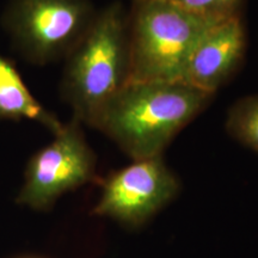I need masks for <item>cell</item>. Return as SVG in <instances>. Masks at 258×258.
<instances>
[{
    "instance_id": "8fae6325",
    "label": "cell",
    "mask_w": 258,
    "mask_h": 258,
    "mask_svg": "<svg viewBox=\"0 0 258 258\" xmlns=\"http://www.w3.org/2000/svg\"><path fill=\"white\" fill-rule=\"evenodd\" d=\"M21 258H40V257H21Z\"/></svg>"
},
{
    "instance_id": "7a4b0ae2",
    "label": "cell",
    "mask_w": 258,
    "mask_h": 258,
    "mask_svg": "<svg viewBox=\"0 0 258 258\" xmlns=\"http://www.w3.org/2000/svg\"><path fill=\"white\" fill-rule=\"evenodd\" d=\"M60 96L72 117L95 128L103 109L131 80L128 10L114 2L97 10L89 30L67 55Z\"/></svg>"
},
{
    "instance_id": "8992f818",
    "label": "cell",
    "mask_w": 258,
    "mask_h": 258,
    "mask_svg": "<svg viewBox=\"0 0 258 258\" xmlns=\"http://www.w3.org/2000/svg\"><path fill=\"white\" fill-rule=\"evenodd\" d=\"M179 180L163 156L133 160L106 177L92 213L139 228L176 198Z\"/></svg>"
},
{
    "instance_id": "ba28073f",
    "label": "cell",
    "mask_w": 258,
    "mask_h": 258,
    "mask_svg": "<svg viewBox=\"0 0 258 258\" xmlns=\"http://www.w3.org/2000/svg\"><path fill=\"white\" fill-rule=\"evenodd\" d=\"M32 120L55 135L62 122L32 96L14 62L0 55V120Z\"/></svg>"
},
{
    "instance_id": "52a82bcc",
    "label": "cell",
    "mask_w": 258,
    "mask_h": 258,
    "mask_svg": "<svg viewBox=\"0 0 258 258\" xmlns=\"http://www.w3.org/2000/svg\"><path fill=\"white\" fill-rule=\"evenodd\" d=\"M247 49L243 16L225 18L209 29L194 50L183 82L215 95L239 72Z\"/></svg>"
},
{
    "instance_id": "9c48e42d",
    "label": "cell",
    "mask_w": 258,
    "mask_h": 258,
    "mask_svg": "<svg viewBox=\"0 0 258 258\" xmlns=\"http://www.w3.org/2000/svg\"><path fill=\"white\" fill-rule=\"evenodd\" d=\"M225 129L235 141L258 153V93L239 98L230 106Z\"/></svg>"
},
{
    "instance_id": "277c9868",
    "label": "cell",
    "mask_w": 258,
    "mask_h": 258,
    "mask_svg": "<svg viewBox=\"0 0 258 258\" xmlns=\"http://www.w3.org/2000/svg\"><path fill=\"white\" fill-rule=\"evenodd\" d=\"M96 14L91 0H9L0 22L22 59L44 66L66 59Z\"/></svg>"
},
{
    "instance_id": "5b68a950",
    "label": "cell",
    "mask_w": 258,
    "mask_h": 258,
    "mask_svg": "<svg viewBox=\"0 0 258 258\" xmlns=\"http://www.w3.org/2000/svg\"><path fill=\"white\" fill-rule=\"evenodd\" d=\"M96 164L83 123L72 117L49 145L29 159L24 184L16 201L34 211H50L63 194L95 179Z\"/></svg>"
},
{
    "instance_id": "6da1fadb",
    "label": "cell",
    "mask_w": 258,
    "mask_h": 258,
    "mask_svg": "<svg viewBox=\"0 0 258 258\" xmlns=\"http://www.w3.org/2000/svg\"><path fill=\"white\" fill-rule=\"evenodd\" d=\"M213 98L184 82L128 83L105 105L95 129L133 160L163 156Z\"/></svg>"
},
{
    "instance_id": "30bf717a",
    "label": "cell",
    "mask_w": 258,
    "mask_h": 258,
    "mask_svg": "<svg viewBox=\"0 0 258 258\" xmlns=\"http://www.w3.org/2000/svg\"><path fill=\"white\" fill-rule=\"evenodd\" d=\"M212 19L243 16L245 0H167Z\"/></svg>"
},
{
    "instance_id": "3957f363",
    "label": "cell",
    "mask_w": 258,
    "mask_h": 258,
    "mask_svg": "<svg viewBox=\"0 0 258 258\" xmlns=\"http://www.w3.org/2000/svg\"><path fill=\"white\" fill-rule=\"evenodd\" d=\"M220 21L167 0H132L128 10L129 83L183 82L194 50Z\"/></svg>"
}]
</instances>
